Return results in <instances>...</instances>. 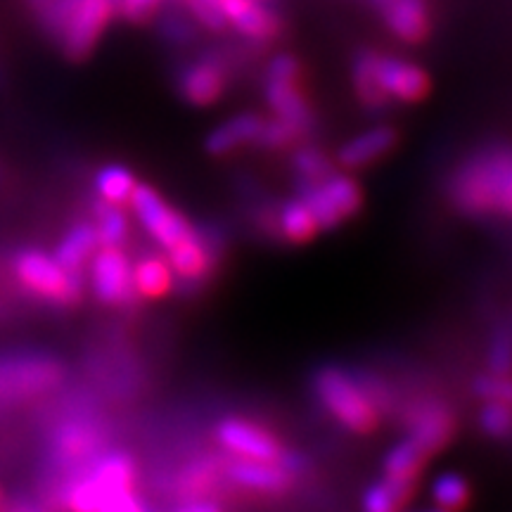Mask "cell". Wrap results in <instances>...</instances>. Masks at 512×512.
Here are the masks:
<instances>
[{
  "label": "cell",
  "mask_w": 512,
  "mask_h": 512,
  "mask_svg": "<svg viewBox=\"0 0 512 512\" xmlns=\"http://www.w3.org/2000/svg\"><path fill=\"white\" fill-rule=\"evenodd\" d=\"M31 12L67 60L83 62L117 15V0H43Z\"/></svg>",
  "instance_id": "1"
},
{
  "label": "cell",
  "mask_w": 512,
  "mask_h": 512,
  "mask_svg": "<svg viewBox=\"0 0 512 512\" xmlns=\"http://www.w3.org/2000/svg\"><path fill=\"white\" fill-rule=\"evenodd\" d=\"M512 171V147L494 145L475 152L458 166L448 185L453 207L465 216L496 214L498 195Z\"/></svg>",
  "instance_id": "2"
},
{
  "label": "cell",
  "mask_w": 512,
  "mask_h": 512,
  "mask_svg": "<svg viewBox=\"0 0 512 512\" xmlns=\"http://www.w3.org/2000/svg\"><path fill=\"white\" fill-rule=\"evenodd\" d=\"M313 392L339 425L354 434H370L380 427L382 411L363 387L361 377L337 366H325L313 375Z\"/></svg>",
  "instance_id": "3"
},
{
  "label": "cell",
  "mask_w": 512,
  "mask_h": 512,
  "mask_svg": "<svg viewBox=\"0 0 512 512\" xmlns=\"http://www.w3.org/2000/svg\"><path fill=\"white\" fill-rule=\"evenodd\" d=\"M12 273L19 287L38 302L50 306H74L81 302L83 273L64 271L55 256L43 249H19L12 256Z\"/></svg>",
  "instance_id": "4"
},
{
  "label": "cell",
  "mask_w": 512,
  "mask_h": 512,
  "mask_svg": "<svg viewBox=\"0 0 512 512\" xmlns=\"http://www.w3.org/2000/svg\"><path fill=\"white\" fill-rule=\"evenodd\" d=\"M67 375L55 356L41 351L0 354V408H15L24 401L53 392Z\"/></svg>",
  "instance_id": "5"
},
{
  "label": "cell",
  "mask_w": 512,
  "mask_h": 512,
  "mask_svg": "<svg viewBox=\"0 0 512 512\" xmlns=\"http://www.w3.org/2000/svg\"><path fill=\"white\" fill-rule=\"evenodd\" d=\"M264 98L275 117L287 121L299 131L311 133L316 126L309 100L302 93V62L294 55H275L266 67Z\"/></svg>",
  "instance_id": "6"
},
{
  "label": "cell",
  "mask_w": 512,
  "mask_h": 512,
  "mask_svg": "<svg viewBox=\"0 0 512 512\" xmlns=\"http://www.w3.org/2000/svg\"><path fill=\"white\" fill-rule=\"evenodd\" d=\"M102 451H107V432L91 418H69L55 427L50 437V467L53 475L48 482L72 475L88 463H93Z\"/></svg>",
  "instance_id": "7"
},
{
  "label": "cell",
  "mask_w": 512,
  "mask_h": 512,
  "mask_svg": "<svg viewBox=\"0 0 512 512\" xmlns=\"http://www.w3.org/2000/svg\"><path fill=\"white\" fill-rule=\"evenodd\" d=\"M223 254V238L214 228H195L188 238L166 249V259L174 268L176 285L192 292L209 283Z\"/></svg>",
  "instance_id": "8"
},
{
  "label": "cell",
  "mask_w": 512,
  "mask_h": 512,
  "mask_svg": "<svg viewBox=\"0 0 512 512\" xmlns=\"http://www.w3.org/2000/svg\"><path fill=\"white\" fill-rule=\"evenodd\" d=\"M302 197L316 216L320 230L339 228L361 211L363 192L356 178L332 171L323 181L302 188Z\"/></svg>",
  "instance_id": "9"
},
{
  "label": "cell",
  "mask_w": 512,
  "mask_h": 512,
  "mask_svg": "<svg viewBox=\"0 0 512 512\" xmlns=\"http://www.w3.org/2000/svg\"><path fill=\"white\" fill-rule=\"evenodd\" d=\"M128 207L136 214V219L140 221V226L145 228V233L150 235L164 252L178 245L183 238H188L192 230H195V226L185 219L181 211L171 207V204L147 183L138 181Z\"/></svg>",
  "instance_id": "10"
},
{
  "label": "cell",
  "mask_w": 512,
  "mask_h": 512,
  "mask_svg": "<svg viewBox=\"0 0 512 512\" xmlns=\"http://www.w3.org/2000/svg\"><path fill=\"white\" fill-rule=\"evenodd\" d=\"M88 280L98 302L110 306H128L138 302L133 290V266L124 247L100 245L88 261Z\"/></svg>",
  "instance_id": "11"
},
{
  "label": "cell",
  "mask_w": 512,
  "mask_h": 512,
  "mask_svg": "<svg viewBox=\"0 0 512 512\" xmlns=\"http://www.w3.org/2000/svg\"><path fill=\"white\" fill-rule=\"evenodd\" d=\"M216 441L223 448L226 456L233 458H252V460H268V463H280L285 453V444L271 430L256 425L245 418H223L216 425Z\"/></svg>",
  "instance_id": "12"
},
{
  "label": "cell",
  "mask_w": 512,
  "mask_h": 512,
  "mask_svg": "<svg viewBox=\"0 0 512 512\" xmlns=\"http://www.w3.org/2000/svg\"><path fill=\"white\" fill-rule=\"evenodd\" d=\"M230 83V62L223 53H207L185 64L178 74V93L192 107H209L223 98Z\"/></svg>",
  "instance_id": "13"
},
{
  "label": "cell",
  "mask_w": 512,
  "mask_h": 512,
  "mask_svg": "<svg viewBox=\"0 0 512 512\" xmlns=\"http://www.w3.org/2000/svg\"><path fill=\"white\" fill-rule=\"evenodd\" d=\"M406 425L408 437L432 458L434 453L451 444L456 434V415L446 403L427 399L408 408Z\"/></svg>",
  "instance_id": "14"
},
{
  "label": "cell",
  "mask_w": 512,
  "mask_h": 512,
  "mask_svg": "<svg viewBox=\"0 0 512 512\" xmlns=\"http://www.w3.org/2000/svg\"><path fill=\"white\" fill-rule=\"evenodd\" d=\"M233 489L226 477V456H200L185 463L176 472L171 491L176 501H188V498H219Z\"/></svg>",
  "instance_id": "15"
},
{
  "label": "cell",
  "mask_w": 512,
  "mask_h": 512,
  "mask_svg": "<svg viewBox=\"0 0 512 512\" xmlns=\"http://www.w3.org/2000/svg\"><path fill=\"white\" fill-rule=\"evenodd\" d=\"M226 477L235 489H245L261 496H283L297 482V477L280 463L233 456H226Z\"/></svg>",
  "instance_id": "16"
},
{
  "label": "cell",
  "mask_w": 512,
  "mask_h": 512,
  "mask_svg": "<svg viewBox=\"0 0 512 512\" xmlns=\"http://www.w3.org/2000/svg\"><path fill=\"white\" fill-rule=\"evenodd\" d=\"M377 79H380L387 98L392 102H403V105H415L432 91L430 74L425 69L394 55L377 53Z\"/></svg>",
  "instance_id": "17"
},
{
  "label": "cell",
  "mask_w": 512,
  "mask_h": 512,
  "mask_svg": "<svg viewBox=\"0 0 512 512\" xmlns=\"http://www.w3.org/2000/svg\"><path fill=\"white\" fill-rule=\"evenodd\" d=\"M396 38L422 43L432 34V12L427 0H368Z\"/></svg>",
  "instance_id": "18"
},
{
  "label": "cell",
  "mask_w": 512,
  "mask_h": 512,
  "mask_svg": "<svg viewBox=\"0 0 512 512\" xmlns=\"http://www.w3.org/2000/svg\"><path fill=\"white\" fill-rule=\"evenodd\" d=\"M228 27L254 43L275 41L283 34V19L261 0H219Z\"/></svg>",
  "instance_id": "19"
},
{
  "label": "cell",
  "mask_w": 512,
  "mask_h": 512,
  "mask_svg": "<svg viewBox=\"0 0 512 512\" xmlns=\"http://www.w3.org/2000/svg\"><path fill=\"white\" fill-rule=\"evenodd\" d=\"M396 143H399V131L394 126H373L339 147L337 164L344 171H361L387 157Z\"/></svg>",
  "instance_id": "20"
},
{
  "label": "cell",
  "mask_w": 512,
  "mask_h": 512,
  "mask_svg": "<svg viewBox=\"0 0 512 512\" xmlns=\"http://www.w3.org/2000/svg\"><path fill=\"white\" fill-rule=\"evenodd\" d=\"M266 119L256 112H240L235 117L221 121L209 131L204 147L211 157H228L249 145L259 143Z\"/></svg>",
  "instance_id": "21"
},
{
  "label": "cell",
  "mask_w": 512,
  "mask_h": 512,
  "mask_svg": "<svg viewBox=\"0 0 512 512\" xmlns=\"http://www.w3.org/2000/svg\"><path fill=\"white\" fill-rule=\"evenodd\" d=\"M320 233L313 211L302 195L275 207V240L287 245H306Z\"/></svg>",
  "instance_id": "22"
},
{
  "label": "cell",
  "mask_w": 512,
  "mask_h": 512,
  "mask_svg": "<svg viewBox=\"0 0 512 512\" xmlns=\"http://www.w3.org/2000/svg\"><path fill=\"white\" fill-rule=\"evenodd\" d=\"M133 266V290L138 299H162L176 287V275L164 254H143Z\"/></svg>",
  "instance_id": "23"
},
{
  "label": "cell",
  "mask_w": 512,
  "mask_h": 512,
  "mask_svg": "<svg viewBox=\"0 0 512 512\" xmlns=\"http://www.w3.org/2000/svg\"><path fill=\"white\" fill-rule=\"evenodd\" d=\"M100 247L98 233H95L93 221H79L74 223L67 233L62 235V240L55 247V261L64 271L69 273H83V268L88 266L95 249Z\"/></svg>",
  "instance_id": "24"
},
{
  "label": "cell",
  "mask_w": 512,
  "mask_h": 512,
  "mask_svg": "<svg viewBox=\"0 0 512 512\" xmlns=\"http://www.w3.org/2000/svg\"><path fill=\"white\" fill-rule=\"evenodd\" d=\"M351 81H354L358 100L368 110H387L392 105V100L384 93L380 79H377V50H361L356 55L354 69H351Z\"/></svg>",
  "instance_id": "25"
},
{
  "label": "cell",
  "mask_w": 512,
  "mask_h": 512,
  "mask_svg": "<svg viewBox=\"0 0 512 512\" xmlns=\"http://www.w3.org/2000/svg\"><path fill=\"white\" fill-rule=\"evenodd\" d=\"M138 178L124 164H107L95 174V192L100 200L128 207L133 190H136Z\"/></svg>",
  "instance_id": "26"
},
{
  "label": "cell",
  "mask_w": 512,
  "mask_h": 512,
  "mask_svg": "<svg viewBox=\"0 0 512 512\" xmlns=\"http://www.w3.org/2000/svg\"><path fill=\"white\" fill-rule=\"evenodd\" d=\"M93 226L98 233L100 245L107 247H124L128 240V216L124 214V207L119 204H110L105 200L93 202Z\"/></svg>",
  "instance_id": "27"
},
{
  "label": "cell",
  "mask_w": 512,
  "mask_h": 512,
  "mask_svg": "<svg viewBox=\"0 0 512 512\" xmlns=\"http://www.w3.org/2000/svg\"><path fill=\"white\" fill-rule=\"evenodd\" d=\"M432 503L434 508L446 512H463L472 501L470 482L460 472H444L432 482Z\"/></svg>",
  "instance_id": "28"
},
{
  "label": "cell",
  "mask_w": 512,
  "mask_h": 512,
  "mask_svg": "<svg viewBox=\"0 0 512 512\" xmlns=\"http://www.w3.org/2000/svg\"><path fill=\"white\" fill-rule=\"evenodd\" d=\"M292 169L299 181V188H306V185L323 181L325 176L335 171V166H332L328 155L323 150H318V147L299 145L292 155Z\"/></svg>",
  "instance_id": "29"
},
{
  "label": "cell",
  "mask_w": 512,
  "mask_h": 512,
  "mask_svg": "<svg viewBox=\"0 0 512 512\" xmlns=\"http://www.w3.org/2000/svg\"><path fill=\"white\" fill-rule=\"evenodd\" d=\"M178 3H181V8L188 12L192 19H195L197 27L216 31V34L228 29V19L223 15L219 0H178Z\"/></svg>",
  "instance_id": "30"
},
{
  "label": "cell",
  "mask_w": 512,
  "mask_h": 512,
  "mask_svg": "<svg viewBox=\"0 0 512 512\" xmlns=\"http://www.w3.org/2000/svg\"><path fill=\"white\" fill-rule=\"evenodd\" d=\"M479 427L494 439L512 437V408L498 401H484L482 411H479Z\"/></svg>",
  "instance_id": "31"
},
{
  "label": "cell",
  "mask_w": 512,
  "mask_h": 512,
  "mask_svg": "<svg viewBox=\"0 0 512 512\" xmlns=\"http://www.w3.org/2000/svg\"><path fill=\"white\" fill-rule=\"evenodd\" d=\"M302 138L304 133L299 131V128H294L283 119L273 117V119H266L264 131H261L256 147H266V150H287V147L297 145Z\"/></svg>",
  "instance_id": "32"
},
{
  "label": "cell",
  "mask_w": 512,
  "mask_h": 512,
  "mask_svg": "<svg viewBox=\"0 0 512 512\" xmlns=\"http://www.w3.org/2000/svg\"><path fill=\"white\" fill-rule=\"evenodd\" d=\"M486 363H489V373H512V332L508 328H498L494 332L489 349H486Z\"/></svg>",
  "instance_id": "33"
},
{
  "label": "cell",
  "mask_w": 512,
  "mask_h": 512,
  "mask_svg": "<svg viewBox=\"0 0 512 512\" xmlns=\"http://www.w3.org/2000/svg\"><path fill=\"white\" fill-rule=\"evenodd\" d=\"M475 394L482 401H498L512 408V373L510 375H496V373L479 375L475 380Z\"/></svg>",
  "instance_id": "34"
},
{
  "label": "cell",
  "mask_w": 512,
  "mask_h": 512,
  "mask_svg": "<svg viewBox=\"0 0 512 512\" xmlns=\"http://www.w3.org/2000/svg\"><path fill=\"white\" fill-rule=\"evenodd\" d=\"M406 505L399 501V496L389 489L387 484L375 482L370 484L363 494V512H401Z\"/></svg>",
  "instance_id": "35"
},
{
  "label": "cell",
  "mask_w": 512,
  "mask_h": 512,
  "mask_svg": "<svg viewBox=\"0 0 512 512\" xmlns=\"http://www.w3.org/2000/svg\"><path fill=\"white\" fill-rule=\"evenodd\" d=\"M166 0H117V15L131 24H145L162 10Z\"/></svg>",
  "instance_id": "36"
},
{
  "label": "cell",
  "mask_w": 512,
  "mask_h": 512,
  "mask_svg": "<svg viewBox=\"0 0 512 512\" xmlns=\"http://www.w3.org/2000/svg\"><path fill=\"white\" fill-rule=\"evenodd\" d=\"M162 31L169 41L188 43L195 36V19L183 10V15H166L162 19Z\"/></svg>",
  "instance_id": "37"
},
{
  "label": "cell",
  "mask_w": 512,
  "mask_h": 512,
  "mask_svg": "<svg viewBox=\"0 0 512 512\" xmlns=\"http://www.w3.org/2000/svg\"><path fill=\"white\" fill-rule=\"evenodd\" d=\"M102 512H150L147 505L136 496V491H128V494H121L114 498L102 508Z\"/></svg>",
  "instance_id": "38"
},
{
  "label": "cell",
  "mask_w": 512,
  "mask_h": 512,
  "mask_svg": "<svg viewBox=\"0 0 512 512\" xmlns=\"http://www.w3.org/2000/svg\"><path fill=\"white\" fill-rule=\"evenodd\" d=\"M171 512H223V505L216 498H188V501H176Z\"/></svg>",
  "instance_id": "39"
},
{
  "label": "cell",
  "mask_w": 512,
  "mask_h": 512,
  "mask_svg": "<svg viewBox=\"0 0 512 512\" xmlns=\"http://www.w3.org/2000/svg\"><path fill=\"white\" fill-rule=\"evenodd\" d=\"M496 214L508 216V219H512V171L508 174V178H505L501 195H498Z\"/></svg>",
  "instance_id": "40"
},
{
  "label": "cell",
  "mask_w": 512,
  "mask_h": 512,
  "mask_svg": "<svg viewBox=\"0 0 512 512\" xmlns=\"http://www.w3.org/2000/svg\"><path fill=\"white\" fill-rule=\"evenodd\" d=\"M5 512H50V510L43 508L41 503L27 501V498H15V501H8Z\"/></svg>",
  "instance_id": "41"
},
{
  "label": "cell",
  "mask_w": 512,
  "mask_h": 512,
  "mask_svg": "<svg viewBox=\"0 0 512 512\" xmlns=\"http://www.w3.org/2000/svg\"><path fill=\"white\" fill-rule=\"evenodd\" d=\"M5 508H8V501H5L3 489H0V512H5Z\"/></svg>",
  "instance_id": "42"
},
{
  "label": "cell",
  "mask_w": 512,
  "mask_h": 512,
  "mask_svg": "<svg viewBox=\"0 0 512 512\" xmlns=\"http://www.w3.org/2000/svg\"><path fill=\"white\" fill-rule=\"evenodd\" d=\"M425 512H446V510H441V508H432V510H425Z\"/></svg>",
  "instance_id": "43"
}]
</instances>
